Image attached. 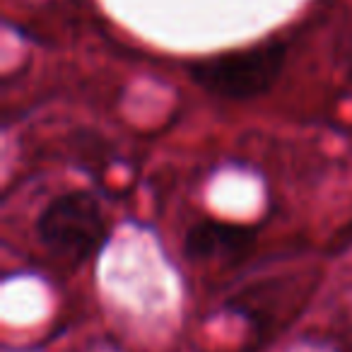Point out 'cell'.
Listing matches in <instances>:
<instances>
[{"instance_id": "1", "label": "cell", "mask_w": 352, "mask_h": 352, "mask_svg": "<svg viewBox=\"0 0 352 352\" xmlns=\"http://www.w3.org/2000/svg\"><path fill=\"white\" fill-rule=\"evenodd\" d=\"M287 49L280 41H261L244 49L208 56L191 65V80L222 99H256L265 94L285 68Z\"/></svg>"}, {"instance_id": "2", "label": "cell", "mask_w": 352, "mask_h": 352, "mask_svg": "<svg viewBox=\"0 0 352 352\" xmlns=\"http://www.w3.org/2000/svg\"><path fill=\"white\" fill-rule=\"evenodd\" d=\"M36 236L51 256L80 263L99 254L109 230L92 193L68 191L56 196L41 210L36 220Z\"/></svg>"}, {"instance_id": "3", "label": "cell", "mask_w": 352, "mask_h": 352, "mask_svg": "<svg viewBox=\"0 0 352 352\" xmlns=\"http://www.w3.org/2000/svg\"><path fill=\"white\" fill-rule=\"evenodd\" d=\"M256 227L225 220H198L184 239V254L191 261L234 258L254 246Z\"/></svg>"}]
</instances>
